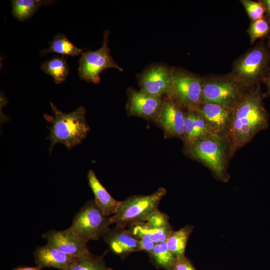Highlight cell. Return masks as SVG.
I'll return each instance as SVG.
<instances>
[{
    "label": "cell",
    "mask_w": 270,
    "mask_h": 270,
    "mask_svg": "<svg viewBox=\"0 0 270 270\" xmlns=\"http://www.w3.org/2000/svg\"><path fill=\"white\" fill-rule=\"evenodd\" d=\"M250 88L233 108L226 136L231 153L244 146L258 132L268 126V115L262 100L264 95L259 85Z\"/></svg>",
    "instance_id": "obj_1"
},
{
    "label": "cell",
    "mask_w": 270,
    "mask_h": 270,
    "mask_svg": "<svg viewBox=\"0 0 270 270\" xmlns=\"http://www.w3.org/2000/svg\"><path fill=\"white\" fill-rule=\"evenodd\" d=\"M50 106L54 116L44 114V119L51 125L47 140L50 141L49 152L50 154L55 145L62 144L71 149L80 144L86 138L90 128L86 120V110L80 106L70 113L59 110L52 102Z\"/></svg>",
    "instance_id": "obj_2"
},
{
    "label": "cell",
    "mask_w": 270,
    "mask_h": 270,
    "mask_svg": "<svg viewBox=\"0 0 270 270\" xmlns=\"http://www.w3.org/2000/svg\"><path fill=\"white\" fill-rule=\"evenodd\" d=\"M186 154L204 164L219 180H228V151H230L225 136L210 134L185 146Z\"/></svg>",
    "instance_id": "obj_3"
},
{
    "label": "cell",
    "mask_w": 270,
    "mask_h": 270,
    "mask_svg": "<svg viewBox=\"0 0 270 270\" xmlns=\"http://www.w3.org/2000/svg\"><path fill=\"white\" fill-rule=\"evenodd\" d=\"M270 67V51L261 42L236 59L230 74L244 86L250 89L264 81Z\"/></svg>",
    "instance_id": "obj_4"
},
{
    "label": "cell",
    "mask_w": 270,
    "mask_h": 270,
    "mask_svg": "<svg viewBox=\"0 0 270 270\" xmlns=\"http://www.w3.org/2000/svg\"><path fill=\"white\" fill-rule=\"evenodd\" d=\"M166 194V190L160 188L154 192L146 196H134L120 202L117 212L110 216L112 224L116 228H124L132 224L146 222L158 210L160 202Z\"/></svg>",
    "instance_id": "obj_5"
},
{
    "label": "cell",
    "mask_w": 270,
    "mask_h": 270,
    "mask_svg": "<svg viewBox=\"0 0 270 270\" xmlns=\"http://www.w3.org/2000/svg\"><path fill=\"white\" fill-rule=\"evenodd\" d=\"M250 89L230 74L203 77L202 102L234 108Z\"/></svg>",
    "instance_id": "obj_6"
},
{
    "label": "cell",
    "mask_w": 270,
    "mask_h": 270,
    "mask_svg": "<svg viewBox=\"0 0 270 270\" xmlns=\"http://www.w3.org/2000/svg\"><path fill=\"white\" fill-rule=\"evenodd\" d=\"M110 32H103V41L100 48L96 50H88L81 54L78 60V76L82 80L96 84L100 82V74L108 68H115L120 72L123 68L114 60L108 46Z\"/></svg>",
    "instance_id": "obj_7"
},
{
    "label": "cell",
    "mask_w": 270,
    "mask_h": 270,
    "mask_svg": "<svg viewBox=\"0 0 270 270\" xmlns=\"http://www.w3.org/2000/svg\"><path fill=\"white\" fill-rule=\"evenodd\" d=\"M112 224L94 200L87 202L76 214L68 228L84 240H98L104 236Z\"/></svg>",
    "instance_id": "obj_8"
},
{
    "label": "cell",
    "mask_w": 270,
    "mask_h": 270,
    "mask_svg": "<svg viewBox=\"0 0 270 270\" xmlns=\"http://www.w3.org/2000/svg\"><path fill=\"white\" fill-rule=\"evenodd\" d=\"M171 98L184 109L194 110L202 102L203 77L180 68H174Z\"/></svg>",
    "instance_id": "obj_9"
},
{
    "label": "cell",
    "mask_w": 270,
    "mask_h": 270,
    "mask_svg": "<svg viewBox=\"0 0 270 270\" xmlns=\"http://www.w3.org/2000/svg\"><path fill=\"white\" fill-rule=\"evenodd\" d=\"M174 68L158 62L148 66L136 76L140 90L151 96L170 98Z\"/></svg>",
    "instance_id": "obj_10"
},
{
    "label": "cell",
    "mask_w": 270,
    "mask_h": 270,
    "mask_svg": "<svg viewBox=\"0 0 270 270\" xmlns=\"http://www.w3.org/2000/svg\"><path fill=\"white\" fill-rule=\"evenodd\" d=\"M126 92L128 114L156 122L165 98L150 95L132 88H129Z\"/></svg>",
    "instance_id": "obj_11"
},
{
    "label": "cell",
    "mask_w": 270,
    "mask_h": 270,
    "mask_svg": "<svg viewBox=\"0 0 270 270\" xmlns=\"http://www.w3.org/2000/svg\"><path fill=\"white\" fill-rule=\"evenodd\" d=\"M171 98H166L160 114L156 122L166 138H184L186 112Z\"/></svg>",
    "instance_id": "obj_12"
},
{
    "label": "cell",
    "mask_w": 270,
    "mask_h": 270,
    "mask_svg": "<svg viewBox=\"0 0 270 270\" xmlns=\"http://www.w3.org/2000/svg\"><path fill=\"white\" fill-rule=\"evenodd\" d=\"M42 237L48 244L75 258H80L91 254L87 242L69 228L61 231L50 230L44 234Z\"/></svg>",
    "instance_id": "obj_13"
},
{
    "label": "cell",
    "mask_w": 270,
    "mask_h": 270,
    "mask_svg": "<svg viewBox=\"0 0 270 270\" xmlns=\"http://www.w3.org/2000/svg\"><path fill=\"white\" fill-rule=\"evenodd\" d=\"M192 110L202 116L212 134L226 136L233 108L214 103L202 102Z\"/></svg>",
    "instance_id": "obj_14"
},
{
    "label": "cell",
    "mask_w": 270,
    "mask_h": 270,
    "mask_svg": "<svg viewBox=\"0 0 270 270\" xmlns=\"http://www.w3.org/2000/svg\"><path fill=\"white\" fill-rule=\"evenodd\" d=\"M34 262L42 268H52L70 270L78 258L65 254L47 243L38 247L34 251Z\"/></svg>",
    "instance_id": "obj_15"
},
{
    "label": "cell",
    "mask_w": 270,
    "mask_h": 270,
    "mask_svg": "<svg viewBox=\"0 0 270 270\" xmlns=\"http://www.w3.org/2000/svg\"><path fill=\"white\" fill-rule=\"evenodd\" d=\"M104 236L110 248L116 254H123L142 250L138 241L129 230L124 228L109 229Z\"/></svg>",
    "instance_id": "obj_16"
},
{
    "label": "cell",
    "mask_w": 270,
    "mask_h": 270,
    "mask_svg": "<svg viewBox=\"0 0 270 270\" xmlns=\"http://www.w3.org/2000/svg\"><path fill=\"white\" fill-rule=\"evenodd\" d=\"M88 180L94 194V201L100 210L107 216L114 214L117 212L120 202L112 196L91 170L88 172Z\"/></svg>",
    "instance_id": "obj_17"
},
{
    "label": "cell",
    "mask_w": 270,
    "mask_h": 270,
    "mask_svg": "<svg viewBox=\"0 0 270 270\" xmlns=\"http://www.w3.org/2000/svg\"><path fill=\"white\" fill-rule=\"evenodd\" d=\"M212 133L202 116L195 110H186L184 121L185 146Z\"/></svg>",
    "instance_id": "obj_18"
},
{
    "label": "cell",
    "mask_w": 270,
    "mask_h": 270,
    "mask_svg": "<svg viewBox=\"0 0 270 270\" xmlns=\"http://www.w3.org/2000/svg\"><path fill=\"white\" fill-rule=\"evenodd\" d=\"M156 244L166 242L172 232L168 216L157 210L144 222Z\"/></svg>",
    "instance_id": "obj_19"
},
{
    "label": "cell",
    "mask_w": 270,
    "mask_h": 270,
    "mask_svg": "<svg viewBox=\"0 0 270 270\" xmlns=\"http://www.w3.org/2000/svg\"><path fill=\"white\" fill-rule=\"evenodd\" d=\"M84 49L76 47L64 34H58L49 42V46L40 51L41 56L50 52H55L64 56H76L82 52Z\"/></svg>",
    "instance_id": "obj_20"
},
{
    "label": "cell",
    "mask_w": 270,
    "mask_h": 270,
    "mask_svg": "<svg viewBox=\"0 0 270 270\" xmlns=\"http://www.w3.org/2000/svg\"><path fill=\"white\" fill-rule=\"evenodd\" d=\"M12 13L18 20L24 21L31 17L42 6L54 2L51 0H12Z\"/></svg>",
    "instance_id": "obj_21"
},
{
    "label": "cell",
    "mask_w": 270,
    "mask_h": 270,
    "mask_svg": "<svg viewBox=\"0 0 270 270\" xmlns=\"http://www.w3.org/2000/svg\"><path fill=\"white\" fill-rule=\"evenodd\" d=\"M40 68L46 74L50 76L56 84L64 82L69 72L66 58L64 56H54L42 63Z\"/></svg>",
    "instance_id": "obj_22"
},
{
    "label": "cell",
    "mask_w": 270,
    "mask_h": 270,
    "mask_svg": "<svg viewBox=\"0 0 270 270\" xmlns=\"http://www.w3.org/2000/svg\"><path fill=\"white\" fill-rule=\"evenodd\" d=\"M192 229V226L188 225L178 230L172 231L166 240L168 248L177 257L184 256L186 245Z\"/></svg>",
    "instance_id": "obj_23"
},
{
    "label": "cell",
    "mask_w": 270,
    "mask_h": 270,
    "mask_svg": "<svg viewBox=\"0 0 270 270\" xmlns=\"http://www.w3.org/2000/svg\"><path fill=\"white\" fill-rule=\"evenodd\" d=\"M149 253L158 265L168 270H172L178 257L169 250L166 242L156 244Z\"/></svg>",
    "instance_id": "obj_24"
},
{
    "label": "cell",
    "mask_w": 270,
    "mask_h": 270,
    "mask_svg": "<svg viewBox=\"0 0 270 270\" xmlns=\"http://www.w3.org/2000/svg\"><path fill=\"white\" fill-rule=\"evenodd\" d=\"M130 226V229L128 230L138 241L142 250L150 252L156 244L152 241L149 230L144 222L132 224Z\"/></svg>",
    "instance_id": "obj_25"
},
{
    "label": "cell",
    "mask_w": 270,
    "mask_h": 270,
    "mask_svg": "<svg viewBox=\"0 0 270 270\" xmlns=\"http://www.w3.org/2000/svg\"><path fill=\"white\" fill-rule=\"evenodd\" d=\"M70 270H112L107 267L102 256H95L92 254L78 258Z\"/></svg>",
    "instance_id": "obj_26"
},
{
    "label": "cell",
    "mask_w": 270,
    "mask_h": 270,
    "mask_svg": "<svg viewBox=\"0 0 270 270\" xmlns=\"http://www.w3.org/2000/svg\"><path fill=\"white\" fill-rule=\"evenodd\" d=\"M270 24L268 20L264 18L251 21L247 30L250 44L254 43L257 40L265 36L270 32Z\"/></svg>",
    "instance_id": "obj_27"
},
{
    "label": "cell",
    "mask_w": 270,
    "mask_h": 270,
    "mask_svg": "<svg viewBox=\"0 0 270 270\" xmlns=\"http://www.w3.org/2000/svg\"><path fill=\"white\" fill-rule=\"evenodd\" d=\"M240 2L244 6L251 21L264 18L266 10L261 0L255 2L252 0H241Z\"/></svg>",
    "instance_id": "obj_28"
},
{
    "label": "cell",
    "mask_w": 270,
    "mask_h": 270,
    "mask_svg": "<svg viewBox=\"0 0 270 270\" xmlns=\"http://www.w3.org/2000/svg\"><path fill=\"white\" fill-rule=\"evenodd\" d=\"M172 270H196L191 262L185 256L178 257L174 263Z\"/></svg>",
    "instance_id": "obj_29"
},
{
    "label": "cell",
    "mask_w": 270,
    "mask_h": 270,
    "mask_svg": "<svg viewBox=\"0 0 270 270\" xmlns=\"http://www.w3.org/2000/svg\"><path fill=\"white\" fill-rule=\"evenodd\" d=\"M264 82H265L266 87V92L264 96V97H268L270 96V67Z\"/></svg>",
    "instance_id": "obj_30"
},
{
    "label": "cell",
    "mask_w": 270,
    "mask_h": 270,
    "mask_svg": "<svg viewBox=\"0 0 270 270\" xmlns=\"http://www.w3.org/2000/svg\"><path fill=\"white\" fill-rule=\"evenodd\" d=\"M261 1L264 6L268 20L270 23V0H262Z\"/></svg>",
    "instance_id": "obj_31"
},
{
    "label": "cell",
    "mask_w": 270,
    "mask_h": 270,
    "mask_svg": "<svg viewBox=\"0 0 270 270\" xmlns=\"http://www.w3.org/2000/svg\"><path fill=\"white\" fill-rule=\"evenodd\" d=\"M42 268L36 266L35 267L32 266H24V267H18V270H41Z\"/></svg>",
    "instance_id": "obj_32"
},
{
    "label": "cell",
    "mask_w": 270,
    "mask_h": 270,
    "mask_svg": "<svg viewBox=\"0 0 270 270\" xmlns=\"http://www.w3.org/2000/svg\"><path fill=\"white\" fill-rule=\"evenodd\" d=\"M268 46V48L270 50V38L269 39Z\"/></svg>",
    "instance_id": "obj_33"
},
{
    "label": "cell",
    "mask_w": 270,
    "mask_h": 270,
    "mask_svg": "<svg viewBox=\"0 0 270 270\" xmlns=\"http://www.w3.org/2000/svg\"><path fill=\"white\" fill-rule=\"evenodd\" d=\"M12 270H18V268H16L14 269H13Z\"/></svg>",
    "instance_id": "obj_34"
}]
</instances>
